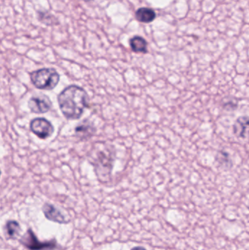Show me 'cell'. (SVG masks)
I'll return each instance as SVG.
<instances>
[{"label":"cell","mask_w":249,"mask_h":250,"mask_svg":"<svg viewBox=\"0 0 249 250\" xmlns=\"http://www.w3.org/2000/svg\"><path fill=\"white\" fill-rule=\"evenodd\" d=\"M38 19L42 23H45V24L48 25V26L58 23V20L56 19L55 16L50 14L48 12H38Z\"/></svg>","instance_id":"obj_13"},{"label":"cell","mask_w":249,"mask_h":250,"mask_svg":"<svg viewBox=\"0 0 249 250\" xmlns=\"http://www.w3.org/2000/svg\"><path fill=\"white\" fill-rule=\"evenodd\" d=\"M114 163V154L108 148L98 151L94 163L95 173L101 182H106L111 178Z\"/></svg>","instance_id":"obj_3"},{"label":"cell","mask_w":249,"mask_h":250,"mask_svg":"<svg viewBox=\"0 0 249 250\" xmlns=\"http://www.w3.org/2000/svg\"><path fill=\"white\" fill-rule=\"evenodd\" d=\"M1 170H0V176H1Z\"/></svg>","instance_id":"obj_16"},{"label":"cell","mask_w":249,"mask_h":250,"mask_svg":"<svg viewBox=\"0 0 249 250\" xmlns=\"http://www.w3.org/2000/svg\"><path fill=\"white\" fill-rule=\"evenodd\" d=\"M156 16L154 10L149 7H140L135 13L136 19L141 23H151L155 20Z\"/></svg>","instance_id":"obj_10"},{"label":"cell","mask_w":249,"mask_h":250,"mask_svg":"<svg viewBox=\"0 0 249 250\" xmlns=\"http://www.w3.org/2000/svg\"><path fill=\"white\" fill-rule=\"evenodd\" d=\"M42 211L45 218L49 221L61 225L67 224L69 223L68 220H66L65 217L61 211L49 203H45L42 206Z\"/></svg>","instance_id":"obj_7"},{"label":"cell","mask_w":249,"mask_h":250,"mask_svg":"<svg viewBox=\"0 0 249 250\" xmlns=\"http://www.w3.org/2000/svg\"><path fill=\"white\" fill-rule=\"evenodd\" d=\"M247 125H248V119L247 117H241L237 120L234 126V131L235 133L241 138L245 137L246 129H247Z\"/></svg>","instance_id":"obj_12"},{"label":"cell","mask_w":249,"mask_h":250,"mask_svg":"<svg viewBox=\"0 0 249 250\" xmlns=\"http://www.w3.org/2000/svg\"><path fill=\"white\" fill-rule=\"evenodd\" d=\"M84 1H92V0H84Z\"/></svg>","instance_id":"obj_15"},{"label":"cell","mask_w":249,"mask_h":250,"mask_svg":"<svg viewBox=\"0 0 249 250\" xmlns=\"http://www.w3.org/2000/svg\"><path fill=\"white\" fill-rule=\"evenodd\" d=\"M57 101L64 117L69 120H76L82 117L87 108L89 96L83 88L70 85L60 92Z\"/></svg>","instance_id":"obj_1"},{"label":"cell","mask_w":249,"mask_h":250,"mask_svg":"<svg viewBox=\"0 0 249 250\" xmlns=\"http://www.w3.org/2000/svg\"><path fill=\"white\" fill-rule=\"evenodd\" d=\"M96 132V128L89 120H85L79 123L75 128V134L80 140H87L92 138Z\"/></svg>","instance_id":"obj_8"},{"label":"cell","mask_w":249,"mask_h":250,"mask_svg":"<svg viewBox=\"0 0 249 250\" xmlns=\"http://www.w3.org/2000/svg\"><path fill=\"white\" fill-rule=\"evenodd\" d=\"M29 128L31 132L42 140L50 138L54 132V127L51 122L42 117L33 119L30 122Z\"/></svg>","instance_id":"obj_5"},{"label":"cell","mask_w":249,"mask_h":250,"mask_svg":"<svg viewBox=\"0 0 249 250\" xmlns=\"http://www.w3.org/2000/svg\"><path fill=\"white\" fill-rule=\"evenodd\" d=\"M31 82L38 89L51 91L58 85L60 76L52 67L42 68L29 73Z\"/></svg>","instance_id":"obj_2"},{"label":"cell","mask_w":249,"mask_h":250,"mask_svg":"<svg viewBox=\"0 0 249 250\" xmlns=\"http://www.w3.org/2000/svg\"><path fill=\"white\" fill-rule=\"evenodd\" d=\"M130 47L135 53L147 52L148 43L144 38L140 36H134L130 39Z\"/></svg>","instance_id":"obj_11"},{"label":"cell","mask_w":249,"mask_h":250,"mask_svg":"<svg viewBox=\"0 0 249 250\" xmlns=\"http://www.w3.org/2000/svg\"><path fill=\"white\" fill-rule=\"evenodd\" d=\"M19 242L29 250H54L57 248L55 239L48 242H40L32 229L26 230L25 234L19 239Z\"/></svg>","instance_id":"obj_4"},{"label":"cell","mask_w":249,"mask_h":250,"mask_svg":"<svg viewBox=\"0 0 249 250\" xmlns=\"http://www.w3.org/2000/svg\"><path fill=\"white\" fill-rule=\"evenodd\" d=\"M28 107L30 111L35 114H45L52 108V102L47 95L39 94V95L32 96L29 100Z\"/></svg>","instance_id":"obj_6"},{"label":"cell","mask_w":249,"mask_h":250,"mask_svg":"<svg viewBox=\"0 0 249 250\" xmlns=\"http://www.w3.org/2000/svg\"><path fill=\"white\" fill-rule=\"evenodd\" d=\"M21 231L20 224L16 220H8L4 225V233L7 239H18Z\"/></svg>","instance_id":"obj_9"},{"label":"cell","mask_w":249,"mask_h":250,"mask_svg":"<svg viewBox=\"0 0 249 250\" xmlns=\"http://www.w3.org/2000/svg\"><path fill=\"white\" fill-rule=\"evenodd\" d=\"M131 250H146L145 248H142V247H135Z\"/></svg>","instance_id":"obj_14"}]
</instances>
